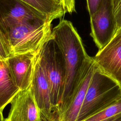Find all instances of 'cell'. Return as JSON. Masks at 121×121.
Here are the masks:
<instances>
[{
	"mask_svg": "<svg viewBox=\"0 0 121 121\" xmlns=\"http://www.w3.org/2000/svg\"><path fill=\"white\" fill-rule=\"evenodd\" d=\"M53 19L66 13L60 0H21Z\"/></svg>",
	"mask_w": 121,
	"mask_h": 121,
	"instance_id": "obj_14",
	"label": "cell"
},
{
	"mask_svg": "<svg viewBox=\"0 0 121 121\" xmlns=\"http://www.w3.org/2000/svg\"><path fill=\"white\" fill-rule=\"evenodd\" d=\"M39 59L48 83L56 121L64 88L65 69L62 55L52 35L40 48Z\"/></svg>",
	"mask_w": 121,
	"mask_h": 121,
	"instance_id": "obj_3",
	"label": "cell"
},
{
	"mask_svg": "<svg viewBox=\"0 0 121 121\" xmlns=\"http://www.w3.org/2000/svg\"><path fill=\"white\" fill-rule=\"evenodd\" d=\"M111 80L96 68L88 87L77 121L83 120L112 96H110V95L116 88L119 87L114 83L110 85V82L112 81L107 83Z\"/></svg>",
	"mask_w": 121,
	"mask_h": 121,
	"instance_id": "obj_8",
	"label": "cell"
},
{
	"mask_svg": "<svg viewBox=\"0 0 121 121\" xmlns=\"http://www.w3.org/2000/svg\"><path fill=\"white\" fill-rule=\"evenodd\" d=\"M39 50L36 56L30 87L43 121H56L48 83L39 59Z\"/></svg>",
	"mask_w": 121,
	"mask_h": 121,
	"instance_id": "obj_9",
	"label": "cell"
},
{
	"mask_svg": "<svg viewBox=\"0 0 121 121\" xmlns=\"http://www.w3.org/2000/svg\"><path fill=\"white\" fill-rule=\"evenodd\" d=\"M93 59L97 69L121 90V28Z\"/></svg>",
	"mask_w": 121,
	"mask_h": 121,
	"instance_id": "obj_5",
	"label": "cell"
},
{
	"mask_svg": "<svg viewBox=\"0 0 121 121\" xmlns=\"http://www.w3.org/2000/svg\"><path fill=\"white\" fill-rule=\"evenodd\" d=\"M38 51L12 55L6 60L13 81L20 90L30 86Z\"/></svg>",
	"mask_w": 121,
	"mask_h": 121,
	"instance_id": "obj_11",
	"label": "cell"
},
{
	"mask_svg": "<svg viewBox=\"0 0 121 121\" xmlns=\"http://www.w3.org/2000/svg\"><path fill=\"white\" fill-rule=\"evenodd\" d=\"M37 20L54 19L21 0H0V27L4 35L14 26Z\"/></svg>",
	"mask_w": 121,
	"mask_h": 121,
	"instance_id": "obj_4",
	"label": "cell"
},
{
	"mask_svg": "<svg viewBox=\"0 0 121 121\" xmlns=\"http://www.w3.org/2000/svg\"><path fill=\"white\" fill-rule=\"evenodd\" d=\"M90 35L98 50L111 40L117 31L112 0H103L98 9L90 17Z\"/></svg>",
	"mask_w": 121,
	"mask_h": 121,
	"instance_id": "obj_6",
	"label": "cell"
},
{
	"mask_svg": "<svg viewBox=\"0 0 121 121\" xmlns=\"http://www.w3.org/2000/svg\"><path fill=\"white\" fill-rule=\"evenodd\" d=\"M51 35L61 52L65 69L64 88L57 119L66 106L79 73L93 58L87 54L80 35L71 22L61 20L52 29Z\"/></svg>",
	"mask_w": 121,
	"mask_h": 121,
	"instance_id": "obj_1",
	"label": "cell"
},
{
	"mask_svg": "<svg viewBox=\"0 0 121 121\" xmlns=\"http://www.w3.org/2000/svg\"><path fill=\"white\" fill-rule=\"evenodd\" d=\"M117 30L121 28V0H112Z\"/></svg>",
	"mask_w": 121,
	"mask_h": 121,
	"instance_id": "obj_16",
	"label": "cell"
},
{
	"mask_svg": "<svg viewBox=\"0 0 121 121\" xmlns=\"http://www.w3.org/2000/svg\"><path fill=\"white\" fill-rule=\"evenodd\" d=\"M10 109L5 121H43L30 86L20 90L10 102Z\"/></svg>",
	"mask_w": 121,
	"mask_h": 121,
	"instance_id": "obj_10",
	"label": "cell"
},
{
	"mask_svg": "<svg viewBox=\"0 0 121 121\" xmlns=\"http://www.w3.org/2000/svg\"><path fill=\"white\" fill-rule=\"evenodd\" d=\"M52 20H32L9 29L5 34L10 56L38 51L50 36Z\"/></svg>",
	"mask_w": 121,
	"mask_h": 121,
	"instance_id": "obj_2",
	"label": "cell"
},
{
	"mask_svg": "<svg viewBox=\"0 0 121 121\" xmlns=\"http://www.w3.org/2000/svg\"><path fill=\"white\" fill-rule=\"evenodd\" d=\"M101 121H121V113Z\"/></svg>",
	"mask_w": 121,
	"mask_h": 121,
	"instance_id": "obj_19",
	"label": "cell"
},
{
	"mask_svg": "<svg viewBox=\"0 0 121 121\" xmlns=\"http://www.w3.org/2000/svg\"><path fill=\"white\" fill-rule=\"evenodd\" d=\"M96 68L92 59L81 70L75 81L66 106L56 121H77L88 87Z\"/></svg>",
	"mask_w": 121,
	"mask_h": 121,
	"instance_id": "obj_7",
	"label": "cell"
},
{
	"mask_svg": "<svg viewBox=\"0 0 121 121\" xmlns=\"http://www.w3.org/2000/svg\"><path fill=\"white\" fill-rule=\"evenodd\" d=\"M103 0H86L87 8L90 17L94 14L100 7Z\"/></svg>",
	"mask_w": 121,
	"mask_h": 121,
	"instance_id": "obj_17",
	"label": "cell"
},
{
	"mask_svg": "<svg viewBox=\"0 0 121 121\" xmlns=\"http://www.w3.org/2000/svg\"><path fill=\"white\" fill-rule=\"evenodd\" d=\"M20 90L13 81L7 60H0V111L3 112Z\"/></svg>",
	"mask_w": 121,
	"mask_h": 121,
	"instance_id": "obj_12",
	"label": "cell"
},
{
	"mask_svg": "<svg viewBox=\"0 0 121 121\" xmlns=\"http://www.w3.org/2000/svg\"><path fill=\"white\" fill-rule=\"evenodd\" d=\"M121 113V91L105 100L81 121H101Z\"/></svg>",
	"mask_w": 121,
	"mask_h": 121,
	"instance_id": "obj_13",
	"label": "cell"
},
{
	"mask_svg": "<svg viewBox=\"0 0 121 121\" xmlns=\"http://www.w3.org/2000/svg\"><path fill=\"white\" fill-rule=\"evenodd\" d=\"M0 121H5V119L3 118L2 112L0 111Z\"/></svg>",
	"mask_w": 121,
	"mask_h": 121,
	"instance_id": "obj_20",
	"label": "cell"
},
{
	"mask_svg": "<svg viewBox=\"0 0 121 121\" xmlns=\"http://www.w3.org/2000/svg\"><path fill=\"white\" fill-rule=\"evenodd\" d=\"M10 56V52L8 42L0 27V60H7Z\"/></svg>",
	"mask_w": 121,
	"mask_h": 121,
	"instance_id": "obj_15",
	"label": "cell"
},
{
	"mask_svg": "<svg viewBox=\"0 0 121 121\" xmlns=\"http://www.w3.org/2000/svg\"><path fill=\"white\" fill-rule=\"evenodd\" d=\"M65 13L75 12V0H60Z\"/></svg>",
	"mask_w": 121,
	"mask_h": 121,
	"instance_id": "obj_18",
	"label": "cell"
}]
</instances>
